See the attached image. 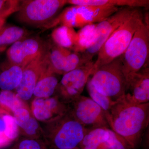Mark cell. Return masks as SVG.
<instances>
[{"instance_id":"30","label":"cell","mask_w":149,"mask_h":149,"mask_svg":"<svg viewBox=\"0 0 149 149\" xmlns=\"http://www.w3.org/2000/svg\"><path fill=\"white\" fill-rule=\"evenodd\" d=\"M13 114V116L19 129L22 128L26 124L32 115L29 108L18 109Z\"/></svg>"},{"instance_id":"4","label":"cell","mask_w":149,"mask_h":149,"mask_svg":"<svg viewBox=\"0 0 149 149\" xmlns=\"http://www.w3.org/2000/svg\"><path fill=\"white\" fill-rule=\"evenodd\" d=\"M149 56V26L143 22L136 30L128 48L120 57L127 88L145 65Z\"/></svg>"},{"instance_id":"12","label":"cell","mask_w":149,"mask_h":149,"mask_svg":"<svg viewBox=\"0 0 149 149\" xmlns=\"http://www.w3.org/2000/svg\"><path fill=\"white\" fill-rule=\"evenodd\" d=\"M69 109V105L60 101L54 95L47 98H35L31 103L30 110L39 122L46 123L64 114Z\"/></svg>"},{"instance_id":"23","label":"cell","mask_w":149,"mask_h":149,"mask_svg":"<svg viewBox=\"0 0 149 149\" xmlns=\"http://www.w3.org/2000/svg\"><path fill=\"white\" fill-rule=\"evenodd\" d=\"M0 104L13 113L18 109L29 108L26 102L12 91L0 92Z\"/></svg>"},{"instance_id":"35","label":"cell","mask_w":149,"mask_h":149,"mask_svg":"<svg viewBox=\"0 0 149 149\" xmlns=\"http://www.w3.org/2000/svg\"><path fill=\"white\" fill-rule=\"evenodd\" d=\"M73 149H80V148H79V147H77V148H75Z\"/></svg>"},{"instance_id":"16","label":"cell","mask_w":149,"mask_h":149,"mask_svg":"<svg viewBox=\"0 0 149 149\" xmlns=\"http://www.w3.org/2000/svg\"><path fill=\"white\" fill-rule=\"evenodd\" d=\"M24 68L13 64L8 61L0 65V89L12 91L19 85Z\"/></svg>"},{"instance_id":"29","label":"cell","mask_w":149,"mask_h":149,"mask_svg":"<svg viewBox=\"0 0 149 149\" xmlns=\"http://www.w3.org/2000/svg\"><path fill=\"white\" fill-rule=\"evenodd\" d=\"M3 118L6 124V136L11 142L16 141L19 136V128L13 116L7 113L3 115Z\"/></svg>"},{"instance_id":"20","label":"cell","mask_w":149,"mask_h":149,"mask_svg":"<svg viewBox=\"0 0 149 149\" xmlns=\"http://www.w3.org/2000/svg\"><path fill=\"white\" fill-rule=\"evenodd\" d=\"M97 23L88 24L77 32V42L73 52L83 53L94 45L96 40Z\"/></svg>"},{"instance_id":"27","label":"cell","mask_w":149,"mask_h":149,"mask_svg":"<svg viewBox=\"0 0 149 149\" xmlns=\"http://www.w3.org/2000/svg\"><path fill=\"white\" fill-rule=\"evenodd\" d=\"M88 62L85 59L83 54L75 52H70L66 56L63 75Z\"/></svg>"},{"instance_id":"33","label":"cell","mask_w":149,"mask_h":149,"mask_svg":"<svg viewBox=\"0 0 149 149\" xmlns=\"http://www.w3.org/2000/svg\"><path fill=\"white\" fill-rule=\"evenodd\" d=\"M6 1H7L6 0H0V10L3 8Z\"/></svg>"},{"instance_id":"8","label":"cell","mask_w":149,"mask_h":149,"mask_svg":"<svg viewBox=\"0 0 149 149\" xmlns=\"http://www.w3.org/2000/svg\"><path fill=\"white\" fill-rule=\"evenodd\" d=\"M68 105L72 116L87 129L109 128L104 111L91 98L80 95Z\"/></svg>"},{"instance_id":"25","label":"cell","mask_w":149,"mask_h":149,"mask_svg":"<svg viewBox=\"0 0 149 149\" xmlns=\"http://www.w3.org/2000/svg\"><path fill=\"white\" fill-rule=\"evenodd\" d=\"M19 135L22 137L31 139H43L42 126L33 115L22 128L19 129Z\"/></svg>"},{"instance_id":"19","label":"cell","mask_w":149,"mask_h":149,"mask_svg":"<svg viewBox=\"0 0 149 149\" xmlns=\"http://www.w3.org/2000/svg\"><path fill=\"white\" fill-rule=\"evenodd\" d=\"M52 37L57 45L74 51L77 45V32L74 28L60 25L54 29Z\"/></svg>"},{"instance_id":"18","label":"cell","mask_w":149,"mask_h":149,"mask_svg":"<svg viewBox=\"0 0 149 149\" xmlns=\"http://www.w3.org/2000/svg\"><path fill=\"white\" fill-rule=\"evenodd\" d=\"M109 128L100 127L89 129L79 148L82 149H107L106 144Z\"/></svg>"},{"instance_id":"6","label":"cell","mask_w":149,"mask_h":149,"mask_svg":"<svg viewBox=\"0 0 149 149\" xmlns=\"http://www.w3.org/2000/svg\"><path fill=\"white\" fill-rule=\"evenodd\" d=\"M67 0H28L21 1L15 17L18 21L33 26L47 25L57 17Z\"/></svg>"},{"instance_id":"32","label":"cell","mask_w":149,"mask_h":149,"mask_svg":"<svg viewBox=\"0 0 149 149\" xmlns=\"http://www.w3.org/2000/svg\"><path fill=\"white\" fill-rule=\"evenodd\" d=\"M7 19L0 16V30L5 25Z\"/></svg>"},{"instance_id":"17","label":"cell","mask_w":149,"mask_h":149,"mask_svg":"<svg viewBox=\"0 0 149 149\" xmlns=\"http://www.w3.org/2000/svg\"><path fill=\"white\" fill-rule=\"evenodd\" d=\"M67 4L72 6H93L147 8L148 0H67Z\"/></svg>"},{"instance_id":"26","label":"cell","mask_w":149,"mask_h":149,"mask_svg":"<svg viewBox=\"0 0 149 149\" xmlns=\"http://www.w3.org/2000/svg\"><path fill=\"white\" fill-rule=\"evenodd\" d=\"M6 149H48L43 139H31L22 137Z\"/></svg>"},{"instance_id":"31","label":"cell","mask_w":149,"mask_h":149,"mask_svg":"<svg viewBox=\"0 0 149 149\" xmlns=\"http://www.w3.org/2000/svg\"><path fill=\"white\" fill-rule=\"evenodd\" d=\"M6 124L2 117H0V146L11 143L6 135Z\"/></svg>"},{"instance_id":"7","label":"cell","mask_w":149,"mask_h":149,"mask_svg":"<svg viewBox=\"0 0 149 149\" xmlns=\"http://www.w3.org/2000/svg\"><path fill=\"white\" fill-rule=\"evenodd\" d=\"M94 62L86 64L63 74L54 95L60 101L69 104L81 95L88 80L94 73Z\"/></svg>"},{"instance_id":"24","label":"cell","mask_w":149,"mask_h":149,"mask_svg":"<svg viewBox=\"0 0 149 149\" xmlns=\"http://www.w3.org/2000/svg\"><path fill=\"white\" fill-rule=\"evenodd\" d=\"M90 78L86 87L90 98L100 107L105 112H108L116 103V101L113 100L109 97L98 92L91 84Z\"/></svg>"},{"instance_id":"9","label":"cell","mask_w":149,"mask_h":149,"mask_svg":"<svg viewBox=\"0 0 149 149\" xmlns=\"http://www.w3.org/2000/svg\"><path fill=\"white\" fill-rule=\"evenodd\" d=\"M122 7L109 17L97 23L96 40L94 45L83 54L87 61H92L94 56L97 54L102 46L113 32L133 15L136 9Z\"/></svg>"},{"instance_id":"2","label":"cell","mask_w":149,"mask_h":149,"mask_svg":"<svg viewBox=\"0 0 149 149\" xmlns=\"http://www.w3.org/2000/svg\"><path fill=\"white\" fill-rule=\"evenodd\" d=\"M41 126L48 149L77 148L89 130L75 120L69 110Z\"/></svg>"},{"instance_id":"11","label":"cell","mask_w":149,"mask_h":149,"mask_svg":"<svg viewBox=\"0 0 149 149\" xmlns=\"http://www.w3.org/2000/svg\"><path fill=\"white\" fill-rule=\"evenodd\" d=\"M47 48L24 68L21 82L15 89V93L24 102L33 96L37 81L48 61Z\"/></svg>"},{"instance_id":"14","label":"cell","mask_w":149,"mask_h":149,"mask_svg":"<svg viewBox=\"0 0 149 149\" xmlns=\"http://www.w3.org/2000/svg\"><path fill=\"white\" fill-rule=\"evenodd\" d=\"M124 97L132 104L149 103V68L147 64L133 77Z\"/></svg>"},{"instance_id":"5","label":"cell","mask_w":149,"mask_h":149,"mask_svg":"<svg viewBox=\"0 0 149 149\" xmlns=\"http://www.w3.org/2000/svg\"><path fill=\"white\" fill-rule=\"evenodd\" d=\"M90 79L98 92L114 101L122 97L127 91L126 80L119 57L99 68Z\"/></svg>"},{"instance_id":"1","label":"cell","mask_w":149,"mask_h":149,"mask_svg":"<svg viewBox=\"0 0 149 149\" xmlns=\"http://www.w3.org/2000/svg\"><path fill=\"white\" fill-rule=\"evenodd\" d=\"M124 96L105 113L109 128L125 139L131 148L135 149L148 126L149 103H131Z\"/></svg>"},{"instance_id":"34","label":"cell","mask_w":149,"mask_h":149,"mask_svg":"<svg viewBox=\"0 0 149 149\" xmlns=\"http://www.w3.org/2000/svg\"><path fill=\"white\" fill-rule=\"evenodd\" d=\"M7 46H3V47H0V55L3 52H4L6 49Z\"/></svg>"},{"instance_id":"28","label":"cell","mask_w":149,"mask_h":149,"mask_svg":"<svg viewBox=\"0 0 149 149\" xmlns=\"http://www.w3.org/2000/svg\"><path fill=\"white\" fill-rule=\"evenodd\" d=\"M106 144L108 149H132L125 139L110 128Z\"/></svg>"},{"instance_id":"15","label":"cell","mask_w":149,"mask_h":149,"mask_svg":"<svg viewBox=\"0 0 149 149\" xmlns=\"http://www.w3.org/2000/svg\"><path fill=\"white\" fill-rule=\"evenodd\" d=\"M58 75L53 71L48 59L34 89L35 98H47L53 96L59 82Z\"/></svg>"},{"instance_id":"21","label":"cell","mask_w":149,"mask_h":149,"mask_svg":"<svg viewBox=\"0 0 149 149\" xmlns=\"http://www.w3.org/2000/svg\"><path fill=\"white\" fill-rule=\"evenodd\" d=\"M71 52L56 44L50 49H48L49 62L53 71L56 74L63 75L66 56Z\"/></svg>"},{"instance_id":"13","label":"cell","mask_w":149,"mask_h":149,"mask_svg":"<svg viewBox=\"0 0 149 149\" xmlns=\"http://www.w3.org/2000/svg\"><path fill=\"white\" fill-rule=\"evenodd\" d=\"M75 6L74 26L82 28L88 24H95L104 20L118 10L114 7Z\"/></svg>"},{"instance_id":"3","label":"cell","mask_w":149,"mask_h":149,"mask_svg":"<svg viewBox=\"0 0 149 149\" xmlns=\"http://www.w3.org/2000/svg\"><path fill=\"white\" fill-rule=\"evenodd\" d=\"M138 8L102 46L98 52L97 60L94 62V72L100 67L120 57L126 50L136 30L143 21V15Z\"/></svg>"},{"instance_id":"10","label":"cell","mask_w":149,"mask_h":149,"mask_svg":"<svg viewBox=\"0 0 149 149\" xmlns=\"http://www.w3.org/2000/svg\"><path fill=\"white\" fill-rule=\"evenodd\" d=\"M47 48L39 38L25 37L13 43L8 49V61L24 68Z\"/></svg>"},{"instance_id":"22","label":"cell","mask_w":149,"mask_h":149,"mask_svg":"<svg viewBox=\"0 0 149 149\" xmlns=\"http://www.w3.org/2000/svg\"><path fill=\"white\" fill-rule=\"evenodd\" d=\"M28 32L22 27L5 25L0 30V47L12 45L27 37Z\"/></svg>"}]
</instances>
